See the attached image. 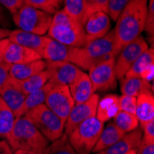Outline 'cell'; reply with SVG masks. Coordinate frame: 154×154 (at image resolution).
Returning a JSON list of instances; mask_svg holds the SVG:
<instances>
[{"mask_svg":"<svg viewBox=\"0 0 154 154\" xmlns=\"http://www.w3.org/2000/svg\"><path fill=\"white\" fill-rule=\"evenodd\" d=\"M141 139L142 130L137 128L131 132L125 133L115 144L97 154H125L130 150H137Z\"/></svg>","mask_w":154,"mask_h":154,"instance_id":"obj_16","label":"cell"},{"mask_svg":"<svg viewBox=\"0 0 154 154\" xmlns=\"http://www.w3.org/2000/svg\"><path fill=\"white\" fill-rule=\"evenodd\" d=\"M103 128V123L96 116L79 124L67 136L69 143L78 154H91Z\"/></svg>","mask_w":154,"mask_h":154,"instance_id":"obj_5","label":"cell"},{"mask_svg":"<svg viewBox=\"0 0 154 154\" xmlns=\"http://www.w3.org/2000/svg\"><path fill=\"white\" fill-rule=\"evenodd\" d=\"M0 154H14L7 140L0 141Z\"/></svg>","mask_w":154,"mask_h":154,"instance_id":"obj_42","label":"cell"},{"mask_svg":"<svg viewBox=\"0 0 154 154\" xmlns=\"http://www.w3.org/2000/svg\"><path fill=\"white\" fill-rule=\"evenodd\" d=\"M119 111V97L116 94H107L98 102L95 116L104 123L114 118Z\"/></svg>","mask_w":154,"mask_h":154,"instance_id":"obj_22","label":"cell"},{"mask_svg":"<svg viewBox=\"0 0 154 154\" xmlns=\"http://www.w3.org/2000/svg\"><path fill=\"white\" fill-rule=\"evenodd\" d=\"M113 123L125 134L135 130L139 125V123L136 115L127 113V112H124V111L118 112L116 116L114 117Z\"/></svg>","mask_w":154,"mask_h":154,"instance_id":"obj_29","label":"cell"},{"mask_svg":"<svg viewBox=\"0 0 154 154\" xmlns=\"http://www.w3.org/2000/svg\"><path fill=\"white\" fill-rule=\"evenodd\" d=\"M50 79H51V72L47 68H45V70H43L42 72L29 79H27L23 81H20V87L23 92L27 95L28 93H30L32 91H34L36 90L43 88L45 84L49 82Z\"/></svg>","mask_w":154,"mask_h":154,"instance_id":"obj_27","label":"cell"},{"mask_svg":"<svg viewBox=\"0 0 154 154\" xmlns=\"http://www.w3.org/2000/svg\"><path fill=\"white\" fill-rule=\"evenodd\" d=\"M11 31L8 29H4V28H0V41H2L4 39L8 38Z\"/></svg>","mask_w":154,"mask_h":154,"instance_id":"obj_43","label":"cell"},{"mask_svg":"<svg viewBox=\"0 0 154 154\" xmlns=\"http://www.w3.org/2000/svg\"><path fill=\"white\" fill-rule=\"evenodd\" d=\"M72 46H68L47 36L46 43L40 55L47 62H69L71 57Z\"/></svg>","mask_w":154,"mask_h":154,"instance_id":"obj_15","label":"cell"},{"mask_svg":"<svg viewBox=\"0 0 154 154\" xmlns=\"http://www.w3.org/2000/svg\"><path fill=\"white\" fill-rule=\"evenodd\" d=\"M0 4L5 7L13 15L22 7L24 0H0Z\"/></svg>","mask_w":154,"mask_h":154,"instance_id":"obj_37","label":"cell"},{"mask_svg":"<svg viewBox=\"0 0 154 154\" xmlns=\"http://www.w3.org/2000/svg\"><path fill=\"white\" fill-rule=\"evenodd\" d=\"M43 154H78L71 144L69 143L67 136L64 133L59 138L47 145Z\"/></svg>","mask_w":154,"mask_h":154,"instance_id":"obj_30","label":"cell"},{"mask_svg":"<svg viewBox=\"0 0 154 154\" xmlns=\"http://www.w3.org/2000/svg\"><path fill=\"white\" fill-rule=\"evenodd\" d=\"M64 10L82 24L84 13V0H64Z\"/></svg>","mask_w":154,"mask_h":154,"instance_id":"obj_33","label":"cell"},{"mask_svg":"<svg viewBox=\"0 0 154 154\" xmlns=\"http://www.w3.org/2000/svg\"><path fill=\"white\" fill-rule=\"evenodd\" d=\"M144 30L151 36L154 32V0L148 1V14Z\"/></svg>","mask_w":154,"mask_h":154,"instance_id":"obj_36","label":"cell"},{"mask_svg":"<svg viewBox=\"0 0 154 154\" xmlns=\"http://www.w3.org/2000/svg\"><path fill=\"white\" fill-rule=\"evenodd\" d=\"M125 154H137V150H130V151L127 152Z\"/></svg>","mask_w":154,"mask_h":154,"instance_id":"obj_46","label":"cell"},{"mask_svg":"<svg viewBox=\"0 0 154 154\" xmlns=\"http://www.w3.org/2000/svg\"><path fill=\"white\" fill-rule=\"evenodd\" d=\"M120 80L122 95L137 97L143 92H152L149 82L139 77H124Z\"/></svg>","mask_w":154,"mask_h":154,"instance_id":"obj_24","label":"cell"},{"mask_svg":"<svg viewBox=\"0 0 154 154\" xmlns=\"http://www.w3.org/2000/svg\"><path fill=\"white\" fill-rule=\"evenodd\" d=\"M63 3L64 0H24V4L38 8L52 16L60 10Z\"/></svg>","mask_w":154,"mask_h":154,"instance_id":"obj_31","label":"cell"},{"mask_svg":"<svg viewBox=\"0 0 154 154\" xmlns=\"http://www.w3.org/2000/svg\"><path fill=\"white\" fill-rule=\"evenodd\" d=\"M95 154H97V153H95Z\"/></svg>","mask_w":154,"mask_h":154,"instance_id":"obj_47","label":"cell"},{"mask_svg":"<svg viewBox=\"0 0 154 154\" xmlns=\"http://www.w3.org/2000/svg\"><path fill=\"white\" fill-rule=\"evenodd\" d=\"M142 138L146 140L154 141V120L149 121L142 127Z\"/></svg>","mask_w":154,"mask_h":154,"instance_id":"obj_39","label":"cell"},{"mask_svg":"<svg viewBox=\"0 0 154 154\" xmlns=\"http://www.w3.org/2000/svg\"><path fill=\"white\" fill-rule=\"evenodd\" d=\"M45 104L65 123L75 102L68 86L54 85L49 91Z\"/></svg>","mask_w":154,"mask_h":154,"instance_id":"obj_10","label":"cell"},{"mask_svg":"<svg viewBox=\"0 0 154 154\" xmlns=\"http://www.w3.org/2000/svg\"><path fill=\"white\" fill-rule=\"evenodd\" d=\"M148 14V0H130L119 15L114 29L115 46L119 51L144 31Z\"/></svg>","mask_w":154,"mask_h":154,"instance_id":"obj_1","label":"cell"},{"mask_svg":"<svg viewBox=\"0 0 154 154\" xmlns=\"http://www.w3.org/2000/svg\"><path fill=\"white\" fill-rule=\"evenodd\" d=\"M54 85L52 83L48 82L43 88L28 93L25 97V101H24V103L22 105L20 116H24L30 110H32V109H33V108L41 105V104H44L45 102V99H46V96H47L49 91L51 90V88Z\"/></svg>","mask_w":154,"mask_h":154,"instance_id":"obj_25","label":"cell"},{"mask_svg":"<svg viewBox=\"0 0 154 154\" xmlns=\"http://www.w3.org/2000/svg\"><path fill=\"white\" fill-rule=\"evenodd\" d=\"M152 66H154V51L152 48H148L137 58L125 77H140Z\"/></svg>","mask_w":154,"mask_h":154,"instance_id":"obj_26","label":"cell"},{"mask_svg":"<svg viewBox=\"0 0 154 154\" xmlns=\"http://www.w3.org/2000/svg\"><path fill=\"white\" fill-rule=\"evenodd\" d=\"M135 115L140 127L154 120V96L152 92H143L137 96Z\"/></svg>","mask_w":154,"mask_h":154,"instance_id":"obj_21","label":"cell"},{"mask_svg":"<svg viewBox=\"0 0 154 154\" xmlns=\"http://www.w3.org/2000/svg\"><path fill=\"white\" fill-rule=\"evenodd\" d=\"M9 43H10V41L8 40V38L0 41V63L4 61L5 53H6V50H7Z\"/></svg>","mask_w":154,"mask_h":154,"instance_id":"obj_41","label":"cell"},{"mask_svg":"<svg viewBox=\"0 0 154 154\" xmlns=\"http://www.w3.org/2000/svg\"><path fill=\"white\" fill-rule=\"evenodd\" d=\"M4 20H5V17H4L2 8H1V7H0V22H4Z\"/></svg>","mask_w":154,"mask_h":154,"instance_id":"obj_45","label":"cell"},{"mask_svg":"<svg viewBox=\"0 0 154 154\" xmlns=\"http://www.w3.org/2000/svg\"><path fill=\"white\" fill-rule=\"evenodd\" d=\"M130 0H108L107 14L112 20L116 21L123 9Z\"/></svg>","mask_w":154,"mask_h":154,"instance_id":"obj_34","label":"cell"},{"mask_svg":"<svg viewBox=\"0 0 154 154\" xmlns=\"http://www.w3.org/2000/svg\"><path fill=\"white\" fill-rule=\"evenodd\" d=\"M26 116L48 141H54L64 134L65 123L44 103L32 110Z\"/></svg>","mask_w":154,"mask_h":154,"instance_id":"obj_6","label":"cell"},{"mask_svg":"<svg viewBox=\"0 0 154 154\" xmlns=\"http://www.w3.org/2000/svg\"><path fill=\"white\" fill-rule=\"evenodd\" d=\"M116 57L115 32L112 30L104 36L91 41L82 47H73L69 62L81 70H89L99 63Z\"/></svg>","mask_w":154,"mask_h":154,"instance_id":"obj_2","label":"cell"},{"mask_svg":"<svg viewBox=\"0 0 154 154\" xmlns=\"http://www.w3.org/2000/svg\"><path fill=\"white\" fill-rule=\"evenodd\" d=\"M15 119L13 112L0 97V137L7 139L11 132Z\"/></svg>","mask_w":154,"mask_h":154,"instance_id":"obj_28","label":"cell"},{"mask_svg":"<svg viewBox=\"0 0 154 154\" xmlns=\"http://www.w3.org/2000/svg\"><path fill=\"white\" fill-rule=\"evenodd\" d=\"M46 68V61L44 59H40L29 63L10 65L9 75L13 79L19 81H23L29 79Z\"/></svg>","mask_w":154,"mask_h":154,"instance_id":"obj_20","label":"cell"},{"mask_svg":"<svg viewBox=\"0 0 154 154\" xmlns=\"http://www.w3.org/2000/svg\"><path fill=\"white\" fill-rule=\"evenodd\" d=\"M68 89L75 103H80L88 101L95 93L88 74L82 70L78 73L73 81L69 84Z\"/></svg>","mask_w":154,"mask_h":154,"instance_id":"obj_17","label":"cell"},{"mask_svg":"<svg viewBox=\"0 0 154 154\" xmlns=\"http://www.w3.org/2000/svg\"><path fill=\"white\" fill-rule=\"evenodd\" d=\"M87 43L104 36L111 29V19L105 12H96L83 23Z\"/></svg>","mask_w":154,"mask_h":154,"instance_id":"obj_14","label":"cell"},{"mask_svg":"<svg viewBox=\"0 0 154 154\" xmlns=\"http://www.w3.org/2000/svg\"><path fill=\"white\" fill-rule=\"evenodd\" d=\"M7 142L11 149L33 150L43 153L48 145L47 138L42 134L26 116L17 117Z\"/></svg>","mask_w":154,"mask_h":154,"instance_id":"obj_3","label":"cell"},{"mask_svg":"<svg viewBox=\"0 0 154 154\" xmlns=\"http://www.w3.org/2000/svg\"><path fill=\"white\" fill-rule=\"evenodd\" d=\"M8 40L11 43L18 44L24 47L30 48L40 54L46 43L47 36L38 35L32 32H25L19 29L15 31H11L8 36Z\"/></svg>","mask_w":154,"mask_h":154,"instance_id":"obj_19","label":"cell"},{"mask_svg":"<svg viewBox=\"0 0 154 154\" xmlns=\"http://www.w3.org/2000/svg\"><path fill=\"white\" fill-rule=\"evenodd\" d=\"M42 59L39 53L18 44L9 43L4 57V62L9 65L29 63Z\"/></svg>","mask_w":154,"mask_h":154,"instance_id":"obj_18","label":"cell"},{"mask_svg":"<svg viewBox=\"0 0 154 154\" xmlns=\"http://www.w3.org/2000/svg\"><path fill=\"white\" fill-rule=\"evenodd\" d=\"M99 100V95L94 93L88 101L74 104L65 122L64 130L66 136L70 134L79 124L96 116L97 104Z\"/></svg>","mask_w":154,"mask_h":154,"instance_id":"obj_11","label":"cell"},{"mask_svg":"<svg viewBox=\"0 0 154 154\" xmlns=\"http://www.w3.org/2000/svg\"><path fill=\"white\" fill-rule=\"evenodd\" d=\"M108 0H84V13L82 18V25L91 15L96 12L107 13Z\"/></svg>","mask_w":154,"mask_h":154,"instance_id":"obj_32","label":"cell"},{"mask_svg":"<svg viewBox=\"0 0 154 154\" xmlns=\"http://www.w3.org/2000/svg\"><path fill=\"white\" fill-rule=\"evenodd\" d=\"M47 36L72 47H82L87 44L83 25L64 10H58L53 15Z\"/></svg>","mask_w":154,"mask_h":154,"instance_id":"obj_4","label":"cell"},{"mask_svg":"<svg viewBox=\"0 0 154 154\" xmlns=\"http://www.w3.org/2000/svg\"><path fill=\"white\" fill-rule=\"evenodd\" d=\"M14 154H43L41 152L33 151V150H27V149H17L14 151Z\"/></svg>","mask_w":154,"mask_h":154,"instance_id":"obj_44","label":"cell"},{"mask_svg":"<svg viewBox=\"0 0 154 154\" xmlns=\"http://www.w3.org/2000/svg\"><path fill=\"white\" fill-rule=\"evenodd\" d=\"M46 68L51 72L49 80L53 85L68 86L81 70L70 62H47Z\"/></svg>","mask_w":154,"mask_h":154,"instance_id":"obj_13","label":"cell"},{"mask_svg":"<svg viewBox=\"0 0 154 154\" xmlns=\"http://www.w3.org/2000/svg\"><path fill=\"white\" fill-rule=\"evenodd\" d=\"M116 57H112L89 69V78L94 92L107 91L116 88L115 63Z\"/></svg>","mask_w":154,"mask_h":154,"instance_id":"obj_8","label":"cell"},{"mask_svg":"<svg viewBox=\"0 0 154 154\" xmlns=\"http://www.w3.org/2000/svg\"><path fill=\"white\" fill-rule=\"evenodd\" d=\"M148 48L147 42L141 35L123 46L117 54V59L116 58L115 63L116 79H122L137 58Z\"/></svg>","mask_w":154,"mask_h":154,"instance_id":"obj_9","label":"cell"},{"mask_svg":"<svg viewBox=\"0 0 154 154\" xmlns=\"http://www.w3.org/2000/svg\"><path fill=\"white\" fill-rule=\"evenodd\" d=\"M137 106V97L122 95L119 97V109L120 111L127 112V113L134 114L136 113Z\"/></svg>","mask_w":154,"mask_h":154,"instance_id":"obj_35","label":"cell"},{"mask_svg":"<svg viewBox=\"0 0 154 154\" xmlns=\"http://www.w3.org/2000/svg\"><path fill=\"white\" fill-rule=\"evenodd\" d=\"M0 97L13 112L15 118L20 116L26 94L23 92L19 80L9 77L0 87Z\"/></svg>","mask_w":154,"mask_h":154,"instance_id":"obj_12","label":"cell"},{"mask_svg":"<svg viewBox=\"0 0 154 154\" xmlns=\"http://www.w3.org/2000/svg\"><path fill=\"white\" fill-rule=\"evenodd\" d=\"M9 69H10V65L6 63V62H1L0 63V87L8 80V79L10 77L9 75Z\"/></svg>","mask_w":154,"mask_h":154,"instance_id":"obj_40","label":"cell"},{"mask_svg":"<svg viewBox=\"0 0 154 154\" xmlns=\"http://www.w3.org/2000/svg\"><path fill=\"white\" fill-rule=\"evenodd\" d=\"M12 16L14 23L20 28V30L38 35L47 33L53 19L50 14L26 4H23Z\"/></svg>","mask_w":154,"mask_h":154,"instance_id":"obj_7","label":"cell"},{"mask_svg":"<svg viewBox=\"0 0 154 154\" xmlns=\"http://www.w3.org/2000/svg\"><path fill=\"white\" fill-rule=\"evenodd\" d=\"M124 135L125 133L120 130L113 122H109L105 128L103 127L99 139H98L91 152L98 153L109 148L110 146L115 144L117 140H119Z\"/></svg>","mask_w":154,"mask_h":154,"instance_id":"obj_23","label":"cell"},{"mask_svg":"<svg viewBox=\"0 0 154 154\" xmlns=\"http://www.w3.org/2000/svg\"><path fill=\"white\" fill-rule=\"evenodd\" d=\"M137 154H154V141L142 138L137 149Z\"/></svg>","mask_w":154,"mask_h":154,"instance_id":"obj_38","label":"cell"}]
</instances>
